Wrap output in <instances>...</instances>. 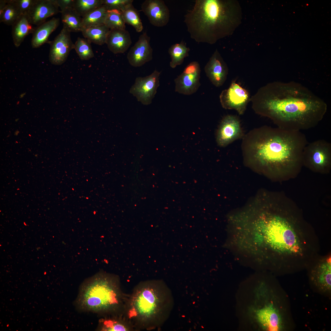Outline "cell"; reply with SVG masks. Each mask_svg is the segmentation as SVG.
<instances>
[{
  "label": "cell",
  "mask_w": 331,
  "mask_h": 331,
  "mask_svg": "<svg viewBox=\"0 0 331 331\" xmlns=\"http://www.w3.org/2000/svg\"><path fill=\"white\" fill-rule=\"evenodd\" d=\"M125 24L121 11L116 9L108 10L104 24L109 29L125 30Z\"/></svg>",
  "instance_id": "83f0119b"
},
{
  "label": "cell",
  "mask_w": 331,
  "mask_h": 331,
  "mask_svg": "<svg viewBox=\"0 0 331 331\" xmlns=\"http://www.w3.org/2000/svg\"><path fill=\"white\" fill-rule=\"evenodd\" d=\"M34 1L35 0H16L21 14L27 15Z\"/></svg>",
  "instance_id": "1f68e13d"
},
{
  "label": "cell",
  "mask_w": 331,
  "mask_h": 331,
  "mask_svg": "<svg viewBox=\"0 0 331 331\" xmlns=\"http://www.w3.org/2000/svg\"><path fill=\"white\" fill-rule=\"evenodd\" d=\"M7 0H0V16H1L6 6Z\"/></svg>",
  "instance_id": "836d02e7"
},
{
  "label": "cell",
  "mask_w": 331,
  "mask_h": 331,
  "mask_svg": "<svg viewBox=\"0 0 331 331\" xmlns=\"http://www.w3.org/2000/svg\"><path fill=\"white\" fill-rule=\"evenodd\" d=\"M200 73L198 62L194 61L190 63L182 73L174 79L175 91L188 95L196 93L201 85Z\"/></svg>",
  "instance_id": "30bf717a"
},
{
  "label": "cell",
  "mask_w": 331,
  "mask_h": 331,
  "mask_svg": "<svg viewBox=\"0 0 331 331\" xmlns=\"http://www.w3.org/2000/svg\"><path fill=\"white\" fill-rule=\"evenodd\" d=\"M242 139L245 162L258 172L280 182L295 178L300 173L308 143L301 131L264 126L250 131Z\"/></svg>",
  "instance_id": "6da1fadb"
},
{
  "label": "cell",
  "mask_w": 331,
  "mask_h": 331,
  "mask_svg": "<svg viewBox=\"0 0 331 331\" xmlns=\"http://www.w3.org/2000/svg\"><path fill=\"white\" fill-rule=\"evenodd\" d=\"M120 286L117 276L99 273L85 282L78 303L84 310L111 316L123 314L127 295Z\"/></svg>",
  "instance_id": "8992f818"
},
{
  "label": "cell",
  "mask_w": 331,
  "mask_h": 331,
  "mask_svg": "<svg viewBox=\"0 0 331 331\" xmlns=\"http://www.w3.org/2000/svg\"><path fill=\"white\" fill-rule=\"evenodd\" d=\"M190 48L183 41L171 45L169 48L168 52L171 57L169 65L172 68L181 64L184 59L189 56Z\"/></svg>",
  "instance_id": "d4e9b609"
},
{
  "label": "cell",
  "mask_w": 331,
  "mask_h": 331,
  "mask_svg": "<svg viewBox=\"0 0 331 331\" xmlns=\"http://www.w3.org/2000/svg\"><path fill=\"white\" fill-rule=\"evenodd\" d=\"M121 12L125 23L132 26L137 32L143 31V26L139 13L132 4L125 7Z\"/></svg>",
  "instance_id": "484cf974"
},
{
  "label": "cell",
  "mask_w": 331,
  "mask_h": 331,
  "mask_svg": "<svg viewBox=\"0 0 331 331\" xmlns=\"http://www.w3.org/2000/svg\"><path fill=\"white\" fill-rule=\"evenodd\" d=\"M32 25L27 15L25 14H21L12 25V37L14 44L16 47L21 45L27 36L32 33L35 27Z\"/></svg>",
  "instance_id": "ffe728a7"
},
{
  "label": "cell",
  "mask_w": 331,
  "mask_h": 331,
  "mask_svg": "<svg viewBox=\"0 0 331 331\" xmlns=\"http://www.w3.org/2000/svg\"><path fill=\"white\" fill-rule=\"evenodd\" d=\"M63 25L71 32H82V17L74 9L71 8L60 11Z\"/></svg>",
  "instance_id": "603a6c76"
},
{
  "label": "cell",
  "mask_w": 331,
  "mask_h": 331,
  "mask_svg": "<svg viewBox=\"0 0 331 331\" xmlns=\"http://www.w3.org/2000/svg\"><path fill=\"white\" fill-rule=\"evenodd\" d=\"M150 37L146 32L139 37L127 55L129 63L135 67H140L153 58V49L150 44Z\"/></svg>",
  "instance_id": "4fadbf2b"
},
{
  "label": "cell",
  "mask_w": 331,
  "mask_h": 331,
  "mask_svg": "<svg viewBox=\"0 0 331 331\" xmlns=\"http://www.w3.org/2000/svg\"><path fill=\"white\" fill-rule=\"evenodd\" d=\"M204 70L207 77L216 87L221 86L226 80L228 68L217 49L210 58Z\"/></svg>",
  "instance_id": "9a60e30c"
},
{
  "label": "cell",
  "mask_w": 331,
  "mask_h": 331,
  "mask_svg": "<svg viewBox=\"0 0 331 331\" xmlns=\"http://www.w3.org/2000/svg\"><path fill=\"white\" fill-rule=\"evenodd\" d=\"M74 0H56L57 3L60 9V11L73 8Z\"/></svg>",
  "instance_id": "d6a6232c"
},
{
  "label": "cell",
  "mask_w": 331,
  "mask_h": 331,
  "mask_svg": "<svg viewBox=\"0 0 331 331\" xmlns=\"http://www.w3.org/2000/svg\"><path fill=\"white\" fill-rule=\"evenodd\" d=\"M131 43L130 34L126 29H110L106 44L111 51L117 54L125 52Z\"/></svg>",
  "instance_id": "ac0fdd59"
},
{
  "label": "cell",
  "mask_w": 331,
  "mask_h": 331,
  "mask_svg": "<svg viewBox=\"0 0 331 331\" xmlns=\"http://www.w3.org/2000/svg\"><path fill=\"white\" fill-rule=\"evenodd\" d=\"M102 5V0H74L73 8L83 17Z\"/></svg>",
  "instance_id": "f1b7e54d"
},
{
  "label": "cell",
  "mask_w": 331,
  "mask_h": 331,
  "mask_svg": "<svg viewBox=\"0 0 331 331\" xmlns=\"http://www.w3.org/2000/svg\"><path fill=\"white\" fill-rule=\"evenodd\" d=\"M108 10L106 7L102 5L82 17V29L105 25Z\"/></svg>",
  "instance_id": "cb8c5ba5"
},
{
  "label": "cell",
  "mask_w": 331,
  "mask_h": 331,
  "mask_svg": "<svg viewBox=\"0 0 331 331\" xmlns=\"http://www.w3.org/2000/svg\"><path fill=\"white\" fill-rule=\"evenodd\" d=\"M109 30L103 25L84 28L81 32L85 38L91 43L102 45L106 44Z\"/></svg>",
  "instance_id": "7402d4cb"
},
{
  "label": "cell",
  "mask_w": 331,
  "mask_h": 331,
  "mask_svg": "<svg viewBox=\"0 0 331 331\" xmlns=\"http://www.w3.org/2000/svg\"><path fill=\"white\" fill-rule=\"evenodd\" d=\"M221 106L226 109H234L240 115L245 112L251 97L248 91L235 81L229 87L223 90L219 95Z\"/></svg>",
  "instance_id": "ba28073f"
},
{
  "label": "cell",
  "mask_w": 331,
  "mask_h": 331,
  "mask_svg": "<svg viewBox=\"0 0 331 331\" xmlns=\"http://www.w3.org/2000/svg\"><path fill=\"white\" fill-rule=\"evenodd\" d=\"M102 4L108 10L116 9L121 11L129 5L132 4L133 0H102Z\"/></svg>",
  "instance_id": "4dcf8cb0"
},
{
  "label": "cell",
  "mask_w": 331,
  "mask_h": 331,
  "mask_svg": "<svg viewBox=\"0 0 331 331\" xmlns=\"http://www.w3.org/2000/svg\"><path fill=\"white\" fill-rule=\"evenodd\" d=\"M21 15L16 0H7L6 6L0 16V23L12 26Z\"/></svg>",
  "instance_id": "4316f807"
},
{
  "label": "cell",
  "mask_w": 331,
  "mask_h": 331,
  "mask_svg": "<svg viewBox=\"0 0 331 331\" xmlns=\"http://www.w3.org/2000/svg\"><path fill=\"white\" fill-rule=\"evenodd\" d=\"M235 310L241 330L281 331L286 329V310L276 286L255 273L241 283Z\"/></svg>",
  "instance_id": "3957f363"
},
{
  "label": "cell",
  "mask_w": 331,
  "mask_h": 331,
  "mask_svg": "<svg viewBox=\"0 0 331 331\" xmlns=\"http://www.w3.org/2000/svg\"><path fill=\"white\" fill-rule=\"evenodd\" d=\"M59 8L56 0H35L27 16L31 24L37 26L48 18L60 13Z\"/></svg>",
  "instance_id": "2e32d148"
},
{
  "label": "cell",
  "mask_w": 331,
  "mask_h": 331,
  "mask_svg": "<svg viewBox=\"0 0 331 331\" xmlns=\"http://www.w3.org/2000/svg\"><path fill=\"white\" fill-rule=\"evenodd\" d=\"M242 15L236 1L196 0L184 22L191 38L212 44L233 33L241 23Z\"/></svg>",
  "instance_id": "277c9868"
},
{
  "label": "cell",
  "mask_w": 331,
  "mask_h": 331,
  "mask_svg": "<svg viewBox=\"0 0 331 331\" xmlns=\"http://www.w3.org/2000/svg\"><path fill=\"white\" fill-rule=\"evenodd\" d=\"M303 166L317 173L328 174L331 170V143L324 139L308 143L302 154Z\"/></svg>",
  "instance_id": "52a82bcc"
},
{
  "label": "cell",
  "mask_w": 331,
  "mask_h": 331,
  "mask_svg": "<svg viewBox=\"0 0 331 331\" xmlns=\"http://www.w3.org/2000/svg\"><path fill=\"white\" fill-rule=\"evenodd\" d=\"M173 304L171 291L164 281H143L127 295L123 314L135 330L154 329L166 321Z\"/></svg>",
  "instance_id": "5b68a950"
},
{
  "label": "cell",
  "mask_w": 331,
  "mask_h": 331,
  "mask_svg": "<svg viewBox=\"0 0 331 331\" xmlns=\"http://www.w3.org/2000/svg\"><path fill=\"white\" fill-rule=\"evenodd\" d=\"M141 10L154 26L162 27L168 23L170 17L169 8L162 0H146Z\"/></svg>",
  "instance_id": "5bb4252c"
},
{
  "label": "cell",
  "mask_w": 331,
  "mask_h": 331,
  "mask_svg": "<svg viewBox=\"0 0 331 331\" xmlns=\"http://www.w3.org/2000/svg\"><path fill=\"white\" fill-rule=\"evenodd\" d=\"M70 32L63 25L59 34L50 41L49 59L55 65H61L67 60L70 51L74 49V44L71 38Z\"/></svg>",
  "instance_id": "8fae6325"
},
{
  "label": "cell",
  "mask_w": 331,
  "mask_h": 331,
  "mask_svg": "<svg viewBox=\"0 0 331 331\" xmlns=\"http://www.w3.org/2000/svg\"><path fill=\"white\" fill-rule=\"evenodd\" d=\"M313 284L322 292L331 291V263L327 260L317 265L312 271L310 278Z\"/></svg>",
  "instance_id": "e0dca14e"
},
{
  "label": "cell",
  "mask_w": 331,
  "mask_h": 331,
  "mask_svg": "<svg viewBox=\"0 0 331 331\" xmlns=\"http://www.w3.org/2000/svg\"><path fill=\"white\" fill-rule=\"evenodd\" d=\"M161 72L155 70L150 74L145 77H137L129 93L143 105L150 104L160 85Z\"/></svg>",
  "instance_id": "9c48e42d"
},
{
  "label": "cell",
  "mask_w": 331,
  "mask_h": 331,
  "mask_svg": "<svg viewBox=\"0 0 331 331\" xmlns=\"http://www.w3.org/2000/svg\"><path fill=\"white\" fill-rule=\"evenodd\" d=\"M250 101L255 112L277 127L301 131L316 126L326 112L325 101L300 83L274 82L260 87Z\"/></svg>",
  "instance_id": "7a4b0ae2"
},
{
  "label": "cell",
  "mask_w": 331,
  "mask_h": 331,
  "mask_svg": "<svg viewBox=\"0 0 331 331\" xmlns=\"http://www.w3.org/2000/svg\"><path fill=\"white\" fill-rule=\"evenodd\" d=\"M59 23V18L53 17L35 27L32 33V47L37 48L45 43L48 44L49 36L58 27Z\"/></svg>",
  "instance_id": "d6986e66"
},
{
  "label": "cell",
  "mask_w": 331,
  "mask_h": 331,
  "mask_svg": "<svg viewBox=\"0 0 331 331\" xmlns=\"http://www.w3.org/2000/svg\"><path fill=\"white\" fill-rule=\"evenodd\" d=\"M101 329L103 331H130L135 330L130 322L123 314L112 316L103 320Z\"/></svg>",
  "instance_id": "44dd1931"
},
{
  "label": "cell",
  "mask_w": 331,
  "mask_h": 331,
  "mask_svg": "<svg viewBox=\"0 0 331 331\" xmlns=\"http://www.w3.org/2000/svg\"><path fill=\"white\" fill-rule=\"evenodd\" d=\"M244 135L238 117L228 115L223 118L219 124L216 134V142L219 146L224 147L242 138Z\"/></svg>",
  "instance_id": "7c38bea8"
},
{
  "label": "cell",
  "mask_w": 331,
  "mask_h": 331,
  "mask_svg": "<svg viewBox=\"0 0 331 331\" xmlns=\"http://www.w3.org/2000/svg\"><path fill=\"white\" fill-rule=\"evenodd\" d=\"M91 43L86 38H77L74 44V49L81 60H88L94 57Z\"/></svg>",
  "instance_id": "f546056e"
}]
</instances>
